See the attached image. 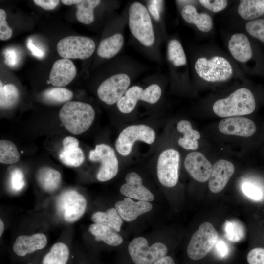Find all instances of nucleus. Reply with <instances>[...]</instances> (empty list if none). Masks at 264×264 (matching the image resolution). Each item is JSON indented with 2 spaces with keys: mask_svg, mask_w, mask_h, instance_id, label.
Segmentation results:
<instances>
[{
  "mask_svg": "<svg viewBox=\"0 0 264 264\" xmlns=\"http://www.w3.org/2000/svg\"><path fill=\"white\" fill-rule=\"evenodd\" d=\"M95 116L89 104L78 101H68L64 104L59 112V118L71 133L80 134L92 125Z\"/></svg>",
  "mask_w": 264,
  "mask_h": 264,
  "instance_id": "nucleus-1",
  "label": "nucleus"
},
{
  "mask_svg": "<svg viewBox=\"0 0 264 264\" xmlns=\"http://www.w3.org/2000/svg\"><path fill=\"white\" fill-rule=\"evenodd\" d=\"M255 107V100L251 91L240 88L227 97L217 100L213 110L219 117H231L249 114L254 111Z\"/></svg>",
  "mask_w": 264,
  "mask_h": 264,
  "instance_id": "nucleus-2",
  "label": "nucleus"
},
{
  "mask_svg": "<svg viewBox=\"0 0 264 264\" xmlns=\"http://www.w3.org/2000/svg\"><path fill=\"white\" fill-rule=\"evenodd\" d=\"M129 25L132 34L142 44L153 45L154 34L152 21L146 7L141 3L135 2L130 6Z\"/></svg>",
  "mask_w": 264,
  "mask_h": 264,
  "instance_id": "nucleus-3",
  "label": "nucleus"
},
{
  "mask_svg": "<svg viewBox=\"0 0 264 264\" xmlns=\"http://www.w3.org/2000/svg\"><path fill=\"white\" fill-rule=\"evenodd\" d=\"M218 241V234L209 222L202 223L192 235L187 246V253L192 260L197 261L205 257Z\"/></svg>",
  "mask_w": 264,
  "mask_h": 264,
  "instance_id": "nucleus-4",
  "label": "nucleus"
},
{
  "mask_svg": "<svg viewBox=\"0 0 264 264\" xmlns=\"http://www.w3.org/2000/svg\"><path fill=\"white\" fill-rule=\"evenodd\" d=\"M195 69L200 78L211 82L227 80L233 74L230 63L221 56H214L210 59L199 58L195 63Z\"/></svg>",
  "mask_w": 264,
  "mask_h": 264,
  "instance_id": "nucleus-5",
  "label": "nucleus"
},
{
  "mask_svg": "<svg viewBox=\"0 0 264 264\" xmlns=\"http://www.w3.org/2000/svg\"><path fill=\"white\" fill-rule=\"evenodd\" d=\"M128 249L135 264H153L166 256L168 251L166 246L162 242H155L149 246L147 240L142 237L133 239Z\"/></svg>",
  "mask_w": 264,
  "mask_h": 264,
  "instance_id": "nucleus-6",
  "label": "nucleus"
},
{
  "mask_svg": "<svg viewBox=\"0 0 264 264\" xmlns=\"http://www.w3.org/2000/svg\"><path fill=\"white\" fill-rule=\"evenodd\" d=\"M155 138V132L150 127L143 124L131 125L119 134L115 142V148L120 154L127 156L131 153L135 141L151 144Z\"/></svg>",
  "mask_w": 264,
  "mask_h": 264,
  "instance_id": "nucleus-7",
  "label": "nucleus"
},
{
  "mask_svg": "<svg viewBox=\"0 0 264 264\" xmlns=\"http://www.w3.org/2000/svg\"><path fill=\"white\" fill-rule=\"evenodd\" d=\"M95 44L90 38L70 36L61 39L57 44L58 54L65 59H85L94 53Z\"/></svg>",
  "mask_w": 264,
  "mask_h": 264,
  "instance_id": "nucleus-8",
  "label": "nucleus"
},
{
  "mask_svg": "<svg viewBox=\"0 0 264 264\" xmlns=\"http://www.w3.org/2000/svg\"><path fill=\"white\" fill-rule=\"evenodd\" d=\"M161 89L157 84H152L145 89L137 86L128 88L117 102L119 111L125 114L132 112L135 107L138 100H141L151 104L157 102L161 95Z\"/></svg>",
  "mask_w": 264,
  "mask_h": 264,
  "instance_id": "nucleus-9",
  "label": "nucleus"
},
{
  "mask_svg": "<svg viewBox=\"0 0 264 264\" xmlns=\"http://www.w3.org/2000/svg\"><path fill=\"white\" fill-rule=\"evenodd\" d=\"M89 159L92 162H100L101 166L97 174L100 181L113 178L118 171V161L114 150L110 146L100 144L89 152Z\"/></svg>",
  "mask_w": 264,
  "mask_h": 264,
  "instance_id": "nucleus-10",
  "label": "nucleus"
},
{
  "mask_svg": "<svg viewBox=\"0 0 264 264\" xmlns=\"http://www.w3.org/2000/svg\"><path fill=\"white\" fill-rule=\"evenodd\" d=\"M180 154L173 149L164 150L159 155L157 174L160 183L167 187L175 186L178 180Z\"/></svg>",
  "mask_w": 264,
  "mask_h": 264,
  "instance_id": "nucleus-11",
  "label": "nucleus"
},
{
  "mask_svg": "<svg viewBox=\"0 0 264 264\" xmlns=\"http://www.w3.org/2000/svg\"><path fill=\"white\" fill-rule=\"evenodd\" d=\"M86 206L85 197L73 190L63 192L56 202L58 213L69 222H74L80 219L85 213Z\"/></svg>",
  "mask_w": 264,
  "mask_h": 264,
  "instance_id": "nucleus-12",
  "label": "nucleus"
},
{
  "mask_svg": "<svg viewBox=\"0 0 264 264\" xmlns=\"http://www.w3.org/2000/svg\"><path fill=\"white\" fill-rule=\"evenodd\" d=\"M130 82L129 77L125 73L112 75L99 85L97 90L98 96L107 104L112 105L125 93Z\"/></svg>",
  "mask_w": 264,
  "mask_h": 264,
  "instance_id": "nucleus-13",
  "label": "nucleus"
},
{
  "mask_svg": "<svg viewBox=\"0 0 264 264\" xmlns=\"http://www.w3.org/2000/svg\"><path fill=\"white\" fill-rule=\"evenodd\" d=\"M184 166L189 175L199 182L207 181L211 175L213 166L201 153L192 152L188 154L184 160Z\"/></svg>",
  "mask_w": 264,
  "mask_h": 264,
  "instance_id": "nucleus-14",
  "label": "nucleus"
},
{
  "mask_svg": "<svg viewBox=\"0 0 264 264\" xmlns=\"http://www.w3.org/2000/svg\"><path fill=\"white\" fill-rule=\"evenodd\" d=\"M220 131L226 135L249 137L256 130V125L251 119L243 117H228L221 120L218 125Z\"/></svg>",
  "mask_w": 264,
  "mask_h": 264,
  "instance_id": "nucleus-15",
  "label": "nucleus"
},
{
  "mask_svg": "<svg viewBox=\"0 0 264 264\" xmlns=\"http://www.w3.org/2000/svg\"><path fill=\"white\" fill-rule=\"evenodd\" d=\"M125 181L126 183L120 189L122 195L140 201L149 202L154 200V195L142 184V179L136 173L132 172L127 174Z\"/></svg>",
  "mask_w": 264,
  "mask_h": 264,
  "instance_id": "nucleus-16",
  "label": "nucleus"
},
{
  "mask_svg": "<svg viewBox=\"0 0 264 264\" xmlns=\"http://www.w3.org/2000/svg\"><path fill=\"white\" fill-rule=\"evenodd\" d=\"M234 171V166L231 162L225 159H220L216 162L213 166L208 179V186L210 191L217 193L222 191Z\"/></svg>",
  "mask_w": 264,
  "mask_h": 264,
  "instance_id": "nucleus-17",
  "label": "nucleus"
},
{
  "mask_svg": "<svg viewBox=\"0 0 264 264\" xmlns=\"http://www.w3.org/2000/svg\"><path fill=\"white\" fill-rule=\"evenodd\" d=\"M76 75V68L73 63L67 59L56 61L49 74V81L54 86L61 87L69 84Z\"/></svg>",
  "mask_w": 264,
  "mask_h": 264,
  "instance_id": "nucleus-18",
  "label": "nucleus"
},
{
  "mask_svg": "<svg viewBox=\"0 0 264 264\" xmlns=\"http://www.w3.org/2000/svg\"><path fill=\"white\" fill-rule=\"evenodd\" d=\"M47 238L42 233L31 236L21 235L17 238L13 245L14 253L19 257H24L43 249L47 244Z\"/></svg>",
  "mask_w": 264,
  "mask_h": 264,
  "instance_id": "nucleus-19",
  "label": "nucleus"
},
{
  "mask_svg": "<svg viewBox=\"0 0 264 264\" xmlns=\"http://www.w3.org/2000/svg\"><path fill=\"white\" fill-rule=\"evenodd\" d=\"M152 207L149 202L140 200L135 202L129 198L119 200L115 204V208L121 218L128 222L133 221L139 216L150 211Z\"/></svg>",
  "mask_w": 264,
  "mask_h": 264,
  "instance_id": "nucleus-20",
  "label": "nucleus"
},
{
  "mask_svg": "<svg viewBox=\"0 0 264 264\" xmlns=\"http://www.w3.org/2000/svg\"><path fill=\"white\" fill-rule=\"evenodd\" d=\"M63 145L59 154L61 161L67 166H80L84 162L85 156L79 147L78 139L72 136L66 137L63 141Z\"/></svg>",
  "mask_w": 264,
  "mask_h": 264,
  "instance_id": "nucleus-21",
  "label": "nucleus"
},
{
  "mask_svg": "<svg viewBox=\"0 0 264 264\" xmlns=\"http://www.w3.org/2000/svg\"><path fill=\"white\" fill-rule=\"evenodd\" d=\"M232 56L240 62H246L252 56V50L248 38L241 33L233 34L228 43Z\"/></svg>",
  "mask_w": 264,
  "mask_h": 264,
  "instance_id": "nucleus-22",
  "label": "nucleus"
},
{
  "mask_svg": "<svg viewBox=\"0 0 264 264\" xmlns=\"http://www.w3.org/2000/svg\"><path fill=\"white\" fill-rule=\"evenodd\" d=\"M183 19L188 23L195 24L198 29L203 32H208L213 27L211 17L205 13H198L196 8L191 5H187L181 10Z\"/></svg>",
  "mask_w": 264,
  "mask_h": 264,
  "instance_id": "nucleus-23",
  "label": "nucleus"
},
{
  "mask_svg": "<svg viewBox=\"0 0 264 264\" xmlns=\"http://www.w3.org/2000/svg\"><path fill=\"white\" fill-rule=\"evenodd\" d=\"M37 182L47 192L55 191L61 181V175L57 170L48 167L40 168L36 175Z\"/></svg>",
  "mask_w": 264,
  "mask_h": 264,
  "instance_id": "nucleus-24",
  "label": "nucleus"
},
{
  "mask_svg": "<svg viewBox=\"0 0 264 264\" xmlns=\"http://www.w3.org/2000/svg\"><path fill=\"white\" fill-rule=\"evenodd\" d=\"M177 129L183 135L178 140V144L181 147L188 150H195L198 148V140L200 138V134L192 128L189 121H180L177 124Z\"/></svg>",
  "mask_w": 264,
  "mask_h": 264,
  "instance_id": "nucleus-25",
  "label": "nucleus"
},
{
  "mask_svg": "<svg viewBox=\"0 0 264 264\" xmlns=\"http://www.w3.org/2000/svg\"><path fill=\"white\" fill-rule=\"evenodd\" d=\"M89 231L94 236L96 241H103L110 246H116L123 242L122 237L117 231L101 224L95 223L91 224Z\"/></svg>",
  "mask_w": 264,
  "mask_h": 264,
  "instance_id": "nucleus-26",
  "label": "nucleus"
},
{
  "mask_svg": "<svg viewBox=\"0 0 264 264\" xmlns=\"http://www.w3.org/2000/svg\"><path fill=\"white\" fill-rule=\"evenodd\" d=\"M124 44V37L120 33H116L101 41L97 53L99 56L110 59L115 56L121 50Z\"/></svg>",
  "mask_w": 264,
  "mask_h": 264,
  "instance_id": "nucleus-27",
  "label": "nucleus"
},
{
  "mask_svg": "<svg viewBox=\"0 0 264 264\" xmlns=\"http://www.w3.org/2000/svg\"><path fill=\"white\" fill-rule=\"evenodd\" d=\"M92 220L96 223L101 224L119 232L123 224L122 219L115 208H111L105 212L98 211L92 215Z\"/></svg>",
  "mask_w": 264,
  "mask_h": 264,
  "instance_id": "nucleus-28",
  "label": "nucleus"
},
{
  "mask_svg": "<svg viewBox=\"0 0 264 264\" xmlns=\"http://www.w3.org/2000/svg\"><path fill=\"white\" fill-rule=\"evenodd\" d=\"M70 256L67 246L62 242L55 243L42 259L41 264H67Z\"/></svg>",
  "mask_w": 264,
  "mask_h": 264,
  "instance_id": "nucleus-29",
  "label": "nucleus"
},
{
  "mask_svg": "<svg viewBox=\"0 0 264 264\" xmlns=\"http://www.w3.org/2000/svg\"><path fill=\"white\" fill-rule=\"evenodd\" d=\"M238 13L243 19L253 21L264 13V2L259 0H241L238 6Z\"/></svg>",
  "mask_w": 264,
  "mask_h": 264,
  "instance_id": "nucleus-30",
  "label": "nucleus"
},
{
  "mask_svg": "<svg viewBox=\"0 0 264 264\" xmlns=\"http://www.w3.org/2000/svg\"><path fill=\"white\" fill-rule=\"evenodd\" d=\"M99 0H83L76 5L77 19L85 24H89L94 20L93 10L100 3Z\"/></svg>",
  "mask_w": 264,
  "mask_h": 264,
  "instance_id": "nucleus-31",
  "label": "nucleus"
},
{
  "mask_svg": "<svg viewBox=\"0 0 264 264\" xmlns=\"http://www.w3.org/2000/svg\"><path fill=\"white\" fill-rule=\"evenodd\" d=\"M71 91L61 87H56L45 90L42 94L45 101L51 104L66 103L73 98Z\"/></svg>",
  "mask_w": 264,
  "mask_h": 264,
  "instance_id": "nucleus-32",
  "label": "nucleus"
},
{
  "mask_svg": "<svg viewBox=\"0 0 264 264\" xmlns=\"http://www.w3.org/2000/svg\"><path fill=\"white\" fill-rule=\"evenodd\" d=\"M20 159L17 147L13 142L7 140L0 141V162L6 164H13Z\"/></svg>",
  "mask_w": 264,
  "mask_h": 264,
  "instance_id": "nucleus-33",
  "label": "nucleus"
},
{
  "mask_svg": "<svg viewBox=\"0 0 264 264\" xmlns=\"http://www.w3.org/2000/svg\"><path fill=\"white\" fill-rule=\"evenodd\" d=\"M19 91L15 86L12 84L3 85L0 83V105L2 109L12 107L18 101Z\"/></svg>",
  "mask_w": 264,
  "mask_h": 264,
  "instance_id": "nucleus-34",
  "label": "nucleus"
},
{
  "mask_svg": "<svg viewBox=\"0 0 264 264\" xmlns=\"http://www.w3.org/2000/svg\"><path fill=\"white\" fill-rule=\"evenodd\" d=\"M167 55L169 60L176 66L186 63V57L181 43L177 40H171L168 45Z\"/></svg>",
  "mask_w": 264,
  "mask_h": 264,
  "instance_id": "nucleus-35",
  "label": "nucleus"
},
{
  "mask_svg": "<svg viewBox=\"0 0 264 264\" xmlns=\"http://www.w3.org/2000/svg\"><path fill=\"white\" fill-rule=\"evenodd\" d=\"M10 184L12 189L16 192L21 191L25 186V180L22 172L15 166H9Z\"/></svg>",
  "mask_w": 264,
  "mask_h": 264,
  "instance_id": "nucleus-36",
  "label": "nucleus"
},
{
  "mask_svg": "<svg viewBox=\"0 0 264 264\" xmlns=\"http://www.w3.org/2000/svg\"><path fill=\"white\" fill-rule=\"evenodd\" d=\"M245 28L251 36L264 43V19L250 21L246 23Z\"/></svg>",
  "mask_w": 264,
  "mask_h": 264,
  "instance_id": "nucleus-37",
  "label": "nucleus"
},
{
  "mask_svg": "<svg viewBox=\"0 0 264 264\" xmlns=\"http://www.w3.org/2000/svg\"><path fill=\"white\" fill-rule=\"evenodd\" d=\"M242 192L249 198L255 200H261L264 194L262 189L255 184L248 182L242 185Z\"/></svg>",
  "mask_w": 264,
  "mask_h": 264,
  "instance_id": "nucleus-38",
  "label": "nucleus"
},
{
  "mask_svg": "<svg viewBox=\"0 0 264 264\" xmlns=\"http://www.w3.org/2000/svg\"><path fill=\"white\" fill-rule=\"evenodd\" d=\"M225 230L228 239L232 242H237L242 239V226L236 222L227 221L225 223Z\"/></svg>",
  "mask_w": 264,
  "mask_h": 264,
  "instance_id": "nucleus-39",
  "label": "nucleus"
},
{
  "mask_svg": "<svg viewBox=\"0 0 264 264\" xmlns=\"http://www.w3.org/2000/svg\"><path fill=\"white\" fill-rule=\"evenodd\" d=\"M6 12L0 9V39L5 41L10 39L12 35V30L8 26L6 20Z\"/></svg>",
  "mask_w": 264,
  "mask_h": 264,
  "instance_id": "nucleus-40",
  "label": "nucleus"
},
{
  "mask_svg": "<svg viewBox=\"0 0 264 264\" xmlns=\"http://www.w3.org/2000/svg\"><path fill=\"white\" fill-rule=\"evenodd\" d=\"M199 2L204 7L214 12L223 10L228 3L227 1L225 0H200Z\"/></svg>",
  "mask_w": 264,
  "mask_h": 264,
  "instance_id": "nucleus-41",
  "label": "nucleus"
},
{
  "mask_svg": "<svg viewBox=\"0 0 264 264\" xmlns=\"http://www.w3.org/2000/svg\"><path fill=\"white\" fill-rule=\"evenodd\" d=\"M247 260L249 264H264V248L257 247L250 250Z\"/></svg>",
  "mask_w": 264,
  "mask_h": 264,
  "instance_id": "nucleus-42",
  "label": "nucleus"
},
{
  "mask_svg": "<svg viewBox=\"0 0 264 264\" xmlns=\"http://www.w3.org/2000/svg\"><path fill=\"white\" fill-rule=\"evenodd\" d=\"M5 63L10 66L17 65L19 61L18 53L12 48L5 50L4 52Z\"/></svg>",
  "mask_w": 264,
  "mask_h": 264,
  "instance_id": "nucleus-43",
  "label": "nucleus"
},
{
  "mask_svg": "<svg viewBox=\"0 0 264 264\" xmlns=\"http://www.w3.org/2000/svg\"><path fill=\"white\" fill-rule=\"evenodd\" d=\"M148 6L149 11L156 20H159V13L161 11L162 8V0H151Z\"/></svg>",
  "mask_w": 264,
  "mask_h": 264,
  "instance_id": "nucleus-44",
  "label": "nucleus"
},
{
  "mask_svg": "<svg viewBox=\"0 0 264 264\" xmlns=\"http://www.w3.org/2000/svg\"><path fill=\"white\" fill-rule=\"evenodd\" d=\"M34 3L44 9L52 10L59 3L58 0H34Z\"/></svg>",
  "mask_w": 264,
  "mask_h": 264,
  "instance_id": "nucleus-45",
  "label": "nucleus"
},
{
  "mask_svg": "<svg viewBox=\"0 0 264 264\" xmlns=\"http://www.w3.org/2000/svg\"><path fill=\"white\" fill-rule=\"evenodd\" d=\"M27 47L32 54L38 58L42 59L45 55L44 50L36 46L31 39H29L27 42Z\"/></svg>",
  "mask_w": 264,
  "mask_h": 264,
  "instance_id": "nucleus-46",
  "label": "nucleus"
},
{
  "mask_svg": "<svg viewBox=\"0 0 264 264\" xmlns=\"http://www.w3.org/2000/svg\"><path fill=\"white\" fill-rule=\"evenodd\" d=\"M216 248L218 252L222 255L225 254L227 251V247L224 242L218 241L216 244Z\"/></svg>",
  "mask_w": 264,
  "mask_h": 264,
  "instance_id": "nucleus-47",
  "label": "nucleus"
},
{
  "mask_svg": "<svg viewBox=\"0 0 264 264\" xmlns=\"http://www.w3.org/2000/svg\"><path fill=\"white\" fill-rule=\"evenodd\" d=\"M153 264H175L173 258L169 256H166L158 260Z\"/></svg>",
  "mask_w": 264,
  "mask_h": 264,
  "instance_id": "nucleus-48",
  "label": "nucleus"
},
{
  "mask_svg": "<svg viewBox=\"0 0 264 264\" xmlns=\"http://www.w3.org/2000/svg\"><path fill=\"white\" fill-rule=\"evenodd\" d=\"M81 0H62L61 1L64 4L66 5H71L73 4H78L81 2Z\"/></svg>",
  "mask_w": 264,
  "mask_h": 264,
  "instance_id": "nucleus-49",
  "label": "nucleus"
},
{
  "mask_svg": "<svg viewBox=\"0 0 264 264\" xmlns=\"http://www.w3.org/2000/svg\"><path fill=\"white\" fill-rule=\"evenodd\" d=\"M4 223L2 221V220H1V219L0 220V237L1 236L3 232V231H4Z\"/></svg>",
  "mask_w": 264,
  "mask_h": 264,
  "instance_id": "nucleus-50",
  "label": "nucleus"
},
{
  "mask_svg": "<svg viewBox=\"0 0 264 264\" xmlns=\"http://www.w3.org/2000/svg\"><path fill=\"white\" fill-rule=\"evenodd\" d=\"M263 1H264V0Z\"/></svg>",
  "mask_w": 264,
  "mask_h": 264,
  "instance_id": "nucleus-51",
  "label": "nucleus"
}]
</instances>
